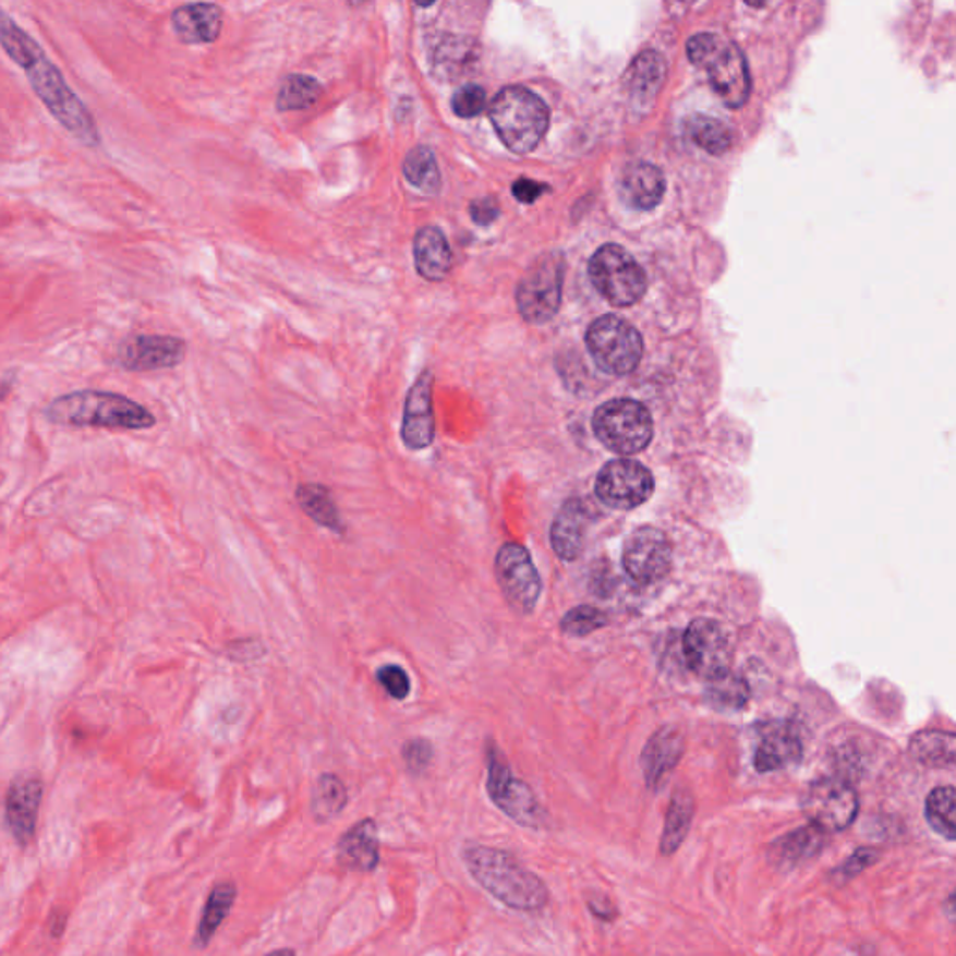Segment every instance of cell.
Returning <instances> with one entry per match:
<instances>
[{"label": "cell", "instance_id": "cell-1", "mask_svg": "<svg viewBox=\"0 0 956 956\" xmlns=\"http://www.w3.org/2000/svg\"><path fill=\"white\" fill-rule=\"evenodd\" d=\"M462 859L476 884L510 910L541 911L547 905L546 884L507 850L469 840Z\"/></svg>", "mask_w": 956, "mask_h": 956}, {"label": "cell", "instance_id": "cell-2", "mask_svg": "<svg viewBox=\"0 0 956 956\" xmlns=\"http://www.w3.org/2000/svg\"><path fill=\"white\" fill-rule=\"evenodd\" d=\"M44 413L49 423L75 428L148 429L156 426L152 411L109 390L68 392L55 398Z\"/></svg>", "mask_w": 956, "mask_h": 956}, {"label": "cell", "instance_id": "cell-3", "mask_svg": "<svg viewBox=\"0 0 956 956\" xmlns=\"http://www.w3.org/2000/svg\"><path fill=\"white\" fill-rule=\"evenodd\" d=\"M25 72L34 94L65 131L88 148L101 146L99 128L92 112L65 83L59 68L47 59L46 52L26 65Z\"/></svg>", "mask_w": 956, "mask_h": 956}, {"label": "cell", "instance_id": "cell-4", "mask_svg": "<svg viewBox=\"0 0 956 956\" xmlns=\"http://www.w3.org/2000/svg\"><path fill=\"white\" fill-rule=\"evenodd\" d=\"M488 114L503 144L515 154L533 152L549 125L544 99L523 86L503 88L489 105Z\"/></svg>", "mask_w": 956, "mask_h": 956}, {"label": "cell", "instance_id": "cell-5", "mask_svg": "<svg viewBox=\"0 0 956 956\" xmlns=\"http://www.w3.org/2000/svg\"><path fill=\"white\" fill-rule=\"evenodd\" d=\"M688 57L697 68L709 73V81L723 104L733 109L742 107L749 98L748 62L742 51L714 34H697L688 41Z\"/></svg>", "mask_w": 956, "mask_h": 956}, {"label": "cell", "instance_id": "cell-6", "mask_svg": "<svg viewBox=\"0 0 956 956\" xmlns=\"http://www.w3.org/2000/svg\"><path fill=\"white\" fill-rule=\"evenodd\" d=\"M486 792L501 813L523 827L538 830L546 826L547 814L541 801L525 780L512 774L507 757L494 740L486 742Z\"/></svg>", "mask_w": 956, "mask_h": 956}, {"label": "cell", "instance_id": "cell-7", "mask_svg": "<svg viewBox=\"0 0 956 956\" xmlns=\"http://www.w3.org/2000/svg\"><path fill=\"white\" fill-rule=\"evenodd\" d=\"M592 428L600 441L618 455H638L649 447L654 434L649 410L628 398L602 403L592 416Z\"/></svg>", "mask_w": 956, "mask_h": 956}, {"label": "cell", "instance_id": "cell-8", "mask_svg": "<svg viewBox=\"0 0 956 956\" xmlns=\"http://www.w3.org/2000/svg\"><path fill=\"white\" fill-rule=\"evenodd\" d=\"M585 340L594 363L613 376L630 374L643 359V339L638 329L613 314L592 322Z\"/></svg>", "mask_w": 956, "mask_h": 956}, {"label": "cell", "instance_id": "cell-9", "mask_svg": "<svg viewBox=\"0 0 956 956\" xmlns=\"http://www.w3.org/2000/svg\"><path fill=\"white\" fill-rule=\"evenodd\" d=\"M565 262L559 253L542 254L529 266L516 288L521 318L529 324H546L559 313Z\"/></svg>", "mask_w": 956, "mask_h": 956}, {"label": "cell", "instance_id": "cell-10", "mask_svg": "<svg viewBox=\"0 0 956 956\" xmlns=\"http://www.w3.org/2000/svg\"><path fill=\"white\" fill-rule=\"evenodd\" d=\"M592 285L615 306L636 305L646 292L643 267L620 245H604L589 262Z\"/></svg>", "mask_w": 956, "mask_h": 956}, {"label": "cell", "instance_id": "cell-11", "mask_svg": "<svg viewBox=\"0 0 956 956\" xmlns=\"http://www.w3.org/2000/svg\"><path fill=\"white\" fill-rule=\"evenodd\" d=\"M801 809L822 832H843L858 816V794L843 777H820L806 788Z\"/></svg>", "mask_w": 956, "mask_h": 956}, {"label": "cell", "instance_id": "cell-12", "mask_svg": "<svg viewBox=\"0 0 956 956\" xmlns=\"http://www.w3.org/2000/svg\"><path fill=\"white\" fill-rule=\"evenodd\" d=\"M495 578L507 604L520 615H531L542 594L541 573L528 547L507 542L495 555Z\"/></svg>", "mask_w": 956, "mask_h": 956}, {"label": "cell", "instance_id": "cell-13", "mask_svg": "<svg viewBox=\"0 0 956 956\" xmlns=\"http://www.w3.org/2000/svg\"><path fill=\"white\" fill-rule=\"evenodd\" d=\"M682 649L686 664L699 677L709 680L730 669L733 644L729 631L714 618H695L683 631Z\"/></svg>", "mask_w": 956, "mask_h": 956}, {"label": "cell", "instance_id": "cell-14", "mask_svg": "<svg viewBox=\"0 0 956 956\" xmlns=\"http://www.w3.org/2000/svg\"><path fill=\"white\" fill-rule=\"evenodd\" d=\"M654 476L643 463L620 458L607 463L596 479V495L607 507L630 510L651 499Z\"/></svg>", "mask_w": 956, "mask_h": 956}, {"label": "cell", "instance_id": "cell-15", "mask_svg": "<svg viewBox=\"0 0 956 956\" xmlns=\"http://www.w3.org/2000/svg\"><path fill=\"white\" fill-rule=\"evenodd\" d=\"M670 560V544L662 531L641 528L628 536L622 565L626 573L639 585H652L664 579L669 573Z\"/></svg>", "mask_w": 956, "mask_h": 956}, {"label": "cell", "instance_id": "cell-16", "mask_svg": "<svg viewBox=\"0 0 956 956\" xmlns=\"http://www.w3.org/2000/svg\"><path fill=\"white\" fill-rule=\"evenodd\" d=\"M187 346L169 335H131L118 346V365L128 372H154L183 363Z\"/></svg>", "mask_w": 956, "mask_h": 956}, {"label": "cell", "instance_id": "cell-17", "mask_svg": "<svg viewBox=\"0 0 956 956\" xmlns=\"http://www.w3.org/2000/svg\"><path fill=\"white\" fill-rule=\"evenodd\" d=\"M434 374L426 371L416 378L406 398L402 421V441L411 450H423L434 443L436 419H434Z\"/></svg>", "mask_w": 956, "mask_h": 956}, {"label": "cell", "instance_id": "cell-18", "mask_svg": "<svg viewBox=\"0 0 956 956\" xmlns=\"http://www.w3.org/2000/svg\"><path fill=\"white\" fill-rule=\"evenodd\" d=\"M803 755L800 733L790 722H770L762 725L755 749L757 772L770 774L798 764Z\"/></svg>", "mask_w": 956, "mask_h": 956}, {"label": "cell", "instance_id": "cell-19", "mask_svg": "<svg viewBox=\"0 0 956 956\" xmlns=\"http://www.w3.org/2000/svg\"><path fill=\"white\" fill-rule=\"evenodd\" d=\"M44 798V783L38 777H21L8 788L4 816L15 840L26 846L33 840Z\"/></svg>", "mask_w": 956, "mask_h": 956}, {"label": "cell", "instance_id": "cell-20", "mask_svg": "<svg viewBox=\"0 0 956 956\" xmlns=\"http://www.w3.org/2000/svg\"><path fill=\"white\" fill-rule=\"evenodd\" d=\"M683 735L677 727H662L651 736L641 753L644 780L652 790L664 787L683 755Z\"/></svg>", "mask_w": 956, "mask_h": 956}, {"label": "cell", "instance_id": "cell-21", "mask_svg": "<svg viewBox=\"0 0 956 956\" xmlns=\"http://www.w3.org/2000/svg\"><path fill=\"white\" fill-rule=\"evenodd\" d=\"M340 866L353 872L376 871L379 866L378 826L372 819L359 820L337 843Z\"/></svg>", "mask_w": 956, "mask_h": 956}, {"label": "cell", "instance_id": "cell-22", "mask_svg": "<svg viewBox=\"0 0 956 956\" xmlns=\"http://www.w3.org/2000/svg\"><path fill=\"white\" fill-rule=\"evenodd\" d=\"M591 523V512L585 503L570 499L565 503L552 523L549 541L557 557L567 562L578 559L585 544L586 528Z\"/></svg>", "mask_w": 956, "mask_h": 956}, {"label": "cell", "instance_id": "cell-23", "mask_svg": "<svg viewBox=\"0 0 956 956\" xmlns=\"http://www.w3.org/2000/svg\"><path fill=\"white\" fill-rule=\"evenodd\" d=\"M413 258H415L416 274L423 279L429 282L447 279L452 267V249L441 228L432 225L419 228L413 240Z\"/></svg>", "mask_w": 956, "mask_h": 956}, {"label": "cell", "instance_id": "cell-24", "mask_svg": "<svg viewBox=\"0 0 956 956\" xmlns=\"http://www.w3.org/2000/svg\"><path fill=\"white\" fill-rule=\"evenodd\" d=\"M172 28L183 44H211L219 38L222 26L221 8L208 2H195L178 8L172 13Z\"/></svg>", "mask_w": 956, "mask_h": 956}, {"label": "cell", "instance_id": "cell-25", "mask_svg": "<svg viewBox=\"0 0 956 956\" xmlns=\"http://www.w3.org/2000/svg\"><path fill=\"white\" fill-rule=\"evenodd\" d=\"M826 845V837L820 827L803 826L783 835L770 846V861L779 869H796L816 858Z\"/></svg>", "mask_w": 956, "mask_h": 956}, {"label": "cell", "instance_id": "cell-26", "mask_svg": "<svg viewBox=\"0 0 956 956\" xmlns=\"http://www.w3.org/2000/svg\"><path fill=\"white\" fill-rule=\"evenodd\" d=\"M665 193L664 172L651 164H638L626 170L622 178V195L638 209H652Z\"/></svg>", "mask_w": 956, "mask_h": 956}, {"label": "cell", "instance_id": "cell-27", "mask_svg": "<svg viewBox=\"0 0 956 956\" xmlns=\"http://www.w3.org/2000/svg\"><path fill=\"white\" fill-rule=\"evenodd\" d=\"M693 813H695L693 794L688 788L678 787L670 798L664 835H662V843H659V850L664 856H673L682 846L688 833H690Z\"/></svg>", "mask_w": 956, "mask_h": 956}, {"label": "cell", "instance_id": "cell-28", "mask_svg": "<svg viewBox=\"0 0 956 956\" xmlns=\"http://www.w3.org/2000/svg\"><path fill=\"white\" fill-rule=\"evenodd\" d=\"M910 753L924 766L953 767L956 761L955 733L923 730L910 740Z\"/></svg>", "mask_w": 956, "mask_h": 956}, {"label": "cell", "instance_id": "cell-29", "mask_svg": "<svg viewBox=\"0 0 956 956\" xmlns=\"http://www.w3.org/2000/svg\"><path fill=\"white\" fill-rule=\"evenodd\" d=\"M295 499L300 503L301 510L318 525L329 529L332 533H344V521L340 518L339 508L332 501L331 492L326 486L301 484L295 492Z\"/></svg>", "mask_w": 956, "mask_h": 956}, {"label": "cell", "instance_id": "cell-30", "mask_svg": "<svg viewBox=\"0 0 956 956\" xmlns=\"http://www.w3.org/2000/svg\"><path fill=\"white\" fill-rule=\"evenodd\" d=\"M235 897H238V890L232 882L215 885L209 893L204 910H202L201 923L196 929V947H206L211 942L215 932L219 931V927L225 923L228 913L234 908Z\"/></svg>", "mask_w": 956, "mask_h": 956}, {"label": "cell", "instance_id": "cell-31", "mask_svg": "<svg viewBox=\"0 0 956 956\" xmlns=\"http://www.w3.org/2000/svg\"><path fill=\"white\" fill-rule=\"evenodd\" d=\"M706 703L722 712H738L746 709L749 701V686L740 675L727 669L706 680Z\"/></svg>", "mask_w": 956, "mask_h": 956}, {"label": "cell", "instance_id": "cell-32", "mask_svg": "<svg viewBox=\"0 0 956 956\" xmlns=\"http://www.w3.org/2000/svg\"><path fill=\"white\" fill-rule=\"evenodd\" d=\"M0 47L12 59L13 64L20 65L21 70H25L26 65L38 59L39 55H44L38 41L31 34H26L2 8H0Z\"/></svg>", "mask_w": 956, "mask_h": 956}, {"label": "cell", "instance_id": "cell-33", "mask_svg": "<svg viewBox=\"0 0 956 956\" xmlns=\"http://www.w3.org/2000/svg\"><path fill=\"white\" fill-rule=\"evenodd\" d=\"M924 819L929 826L944 839H956V792L955 787H937L924 801Z\"/></svg>", "mask_w": 956, "mask_h": 956}, {"label": "cell", "instance_id": "cell-34", "mask_svg": "<svg viewBox=\"0 0 956 956\" xmlns=\"http://www.w3.org/2000/svg\"><path fill=\"white\" fill-rule=\"evenodd\" d=\"M403 177L426 195H436L441 190V174L437 169L436 156L426 146H416L415 150L406 156Z\"/></svg>", "mask_w": 956, "mask_h": 956}, {"label": "cell", "instance_id": "cell-35", "mask_svg": "<svg viewBox=\"0 0 956 956\" xmlns=\"http://www.w3.org/2000/svg\"><path fill=\"white\" fill-rule=\"evenodd\" d=\"M346 806H348V790L340 777L332 774L319 775L311 800L314 819L318 822H329L335 816H339Z\"/></svg>", "mask_w": 956, "mask_h": 956}, {"label": "cell", "instance_id": "cell-36", "mask_svg": "<svg viewBox=\"0 0 956 956\" xmlns=\"http://www.w3.org/2000/svg\"><path fill=\"white\" fill-rule=\"evenodd\" d=\"M476 60V44L473 39L447 36L436 51L437 72L449 77H462L471 62Z\"/></svg>", "mask_w": 956, "mask_h": 956}, {"label": "cell", "instance_id": "cell-37", "mask_svg": "<svg viewBox=\"0 0 956 956\" xmlns=\"http://www.w3.org/2000/svg\"><path fill=\"white\" fill-rule=\"evenodd\" d=\"M686 130L697 146H701L703 150L716 154V156L729 150L730 143H733V133H730L729 128L716 118L701 117V114L691 117L686 122Z\"/></svg>", "mask_w": 956, "mask_h": 956}, {"label": "cell", "instance_id": "cell-38", "mask_svg": "<svg viewBox=\"0 0 956 956\" xmlns=\"http://www.w3.org/2000/svg\"><path fill=\"white\" fill-rule=\"evenodd\" d=\"M322 85L308 75H290L280 86L277 109L279 111H300L306 109L319 98Z\"/></svg>", "mask_w": 956, "mask_h": 956}, {"label": "cell", "instance_id": "cell-39", "mask_svg": "<svg viewBox=\"0 0 956 956\" xmlns=\"http://www.w3.org/2000/svg\"><path fill=\"white\" fill-rule=\"evenodd\" d=\"M628 83L630 90L638 94L639 98H646L649 94H654L659 86V78L664 75V64L656 52H644L641 55L633 65L630 68Z\"/></svg>", "mask_w": 956, "mask_h": 956}, {"label": "cell", "instance_id": "cell-40", "mask_svg": "<svg viewBox=\"0 0 956 956\" xmlns=\"http://www.w3.org/2000/svg\"><path fill=\"white\" fill-rule=\"evenodd\" d=\"M609 620L604 612L594 605H578L560 618V631L570 638H586L594 631L602 630Z\"/></svg>", "mask_w": 956, "mask_h": 956}, {"label": "cell", "instance_id": "cell-41", "mask_svg": "<svg viewBox=\"0 0 956 956\" xmlns=\"http://www.w3.org/2000/svg\"><path fill=\"white\" fill-rule=\"evenodd\" d=\"M486 109V90L481 85H465L452 96V111L460 118L479 117Z\"/></svg>", "mask_w": 956, "mask_h": 956}, {"label": "cell", "instance_id": "cell-42", "mask_svg": "<svg viewBox=\"0 0 956 956\" xmlns=\"http://www.w3.org/2000/svg\"><path fill=\"white\" fill-rule=\"evenodd\" d=\"M403 762L413 775H423L434 761V746L426 738H411L403 743Z\"/></svg>", "mask_w": 956, "mask_h": 956}, {"label": "cell", "instance_id": "cell-43", "mask_svg": "<svg viewBox=\"0 0 956 956\" xmlns=\"http://www.w3.org/2000/svg\"><path fill=\"white\" fill-rule=\"evenodd\" d=\"M378 682L384 686V690L397 701H406L411 693V680L408 673L397 664H387L379 667L376 673Z\"/></svg>", "mask_w": 956, "mask_h": 956}, {"label": "cell", "instance_id": "cell-44", "mask_svg": "<svg viewBox=\"0 0 956 956\" xmlns=\"http://www.w3.org/2000/svg\"><path fill=\"white\" fill-rule=\"evenodd\" d=\"M879 858L880 854L874 848H859V850L854 852V856L846 859L845 863L835 871V879L839 880V882L854 879V876H858L859 872L866 871L867 867L876 863Z\"/></svg>", "mask_w": 956, "mask_h": 956}, {"label": "cell", "instance_id": "cell-45", "mask_svg": "<svg viewBox=\"0 0 956 956\" xmlns=\"http://www.w3.org/2000/svg\"><path fill=\"white\" fill-rule=\"evenodd\" d=\"M499 214H501V209L497 206V202L492 196H486V198H476V201L471 202L469 204V215H471V219L479 227H489V225H494L497 219H499Z\"/></svg>", "mask_w": 956, "mask_h": 956}, {"label": "cell", "instance_id": "cell-46", "mask_svg": "<svg viewBox=\"0 0 956 956\" xmlns=\"http://www.w3.org/2000/svg\"><path fill=\"white\" fill-rule=\"evenodd\" d=\"M546 191L547 185L534 182V180H529V178H520V180H516L515 185H512V195H515L521 204H533V202L536 201V198H541Z\"/></svg>", "mask_w": 956, "mask_h": 956}, {"label": "cell", "instance_id": "cell-47", "mask_svg": "<svg viewBox=\"0 0 956 956\" xmlns=\"http://www.w3.org/2000/svg\"><path fill=\"white\" fill-rule=\"evenodd\" d=\"M52 936L59 937L62 936V932H64L65 924V913H55L52 916Z\"/></svg>", "mask_w": 956, "mask_h": 956}, {"label": "cell", "instance_id": "cell-48", "mask_svg": "<svg viewBox=\"0 0 956 956\" xmlns=\"http://www.w3.org/2000/svg\"><path fill=\"white\" fill-rule=\"evenodd\" d=\"M434 2H436V0H416V4H419V7H432Z\"/></svg>", "mask_w": 956, "mask_h": 956}, {"label": "cell", "instance_id": "cell-49", "mask_svg": "<svg viewBox=\"0 0 956 956\" xmlns=\"http://www.w3.org/2000/svg\"><path fill=\"white\" fill-rule=\"evenodd\" d=\"M746 2H748L749 7H762L766 0H746Z\"/></svg>", "mask_w": 956, "mask_h": 956}, {"label": "cell", "instance_id": "cell-50", "mask_svg": "<svg viewBox=\"0 0 956 956\" xmlns=\"http://www.w3.org/2000/svg\"><path fill=\"white\" fill-rule=\"evenodd\" d=\"M350 2H352L353 7H359V4H363L365 0H350Z\"/></svg>", "mask_w": 956, "mask_h": 956}]
</instances>
